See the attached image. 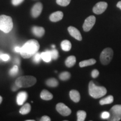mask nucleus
Segmentation results:
<instances>
[{"instance_id":"6","label":"nucleus","mask_w":121,"mask_h":121,"mask_svg":"<svg viewBox=\"0 0 121 121\" xmlns=\"http://www.w3.org/2000/svg\"><path fill=\"white\" fill-rule=\"evenodd\" d=\"M110 117L108 119L110 121H119L121 119V105H115L110 109Z\"/></svg>"},{"instance_id":"19","label":"nucleus","mask_w":121,"mask_h":121,"mask_svg":"<svg viewBox=\"0 0 121 121\" xmlns=\"http://www.w3.org/2000/svg\"><path fill=\"white\" fill-rule=\"evenodd\" d=\"M96 60L95 59H89V60H84L80 62L79 63V66L80 67H86V66H91L96 63Z\"/></svg>"},{"instance_id":"2","label":"nucleus","mask_w":121,"mask_h":121,"mask_svg":"<svg viewBox=\"0 0 121 121\" xmlns=\"http://www.w3.org/2000/svg\"><path fill=\"white\" fill-rule=\"evenodd\" d=\"M107 90L105 87L96 85L93 81L89 84V93L92 98L95 99L102 98L106 95Z\"/></svg>"},{"instance_id":"41","label":"nucleus","mask_w":121,"mask_h":121,"mask_svg":"<svg viewBox=\"0 0 121 121\" xmlns=\"http://www.w3.org/2000/svg\"><path fill=\"white\" fill-rule=\"evenodd\" d=\"M26 121H34V120H27Z\"/></svg>"},{"instance_id":"14","label":"nucleus","mask_w":121,"mask_h":121,"mask_svg":"<svg viewBox=\"0 0 121 121\" xmlns=\"http://www.w3.org/2000/svg\"><path fill=\"white\" fill-rule=\"evenodd\" d=\"M32 32L37 37L42 38L45 34V30L43 27L35 26L32 28Z\"/></svg>"},{"instance_id":"12","label":"nucleus","mask_w":121,"mask_h":121,"mask_svg":"<svg viewBox=\"0 0 121 121\" xmlns=\"http://www.w3.org/2000/svg\"><path fill=\"white\" fill-rule=\"evenodd\" d=\"M28 98V93L26 91H21L18 94L16 98V102L19 105H23Z\"/></svg>"},{"instance_id":"21","label":"nucleus","mask_w":121,"mask_h":121,"mask_svg":"<svg viewBox=\"0 0 121 121\" xmlns=\"http://www.w3.org/2000/svg\"><path fill=\"white\" fill-rule=\"evenodd\" d=\"M30 110H31V106L29 103H26L21 108L19 112L21 114L25 115L30 113Z\"/></svg>"},{"instance_id":"7","label":"nucleus","mask_w":121,"mask_h":121,"mask_svg":"<svg viewBox=\"0 0 121 121\" xmlns=\"http://www.w3.org/2000/svg\"><path fill=\"white\" fill-rule=\"evenodd\" d=\"M96 22V17L94 16L91 15L85 19L82 25V28L84 31L87 32L93 28Z\"/></svg>"},{"instance_id":"17","label":"nucleus","mask_w":121,"mask_h":121,"mask_svg":"<svg viewBox=\"0 0 121 121\" xmlns=\"http://www.w3.org/2000/svg\"><path fill=\"white\" fill-rule=\"evenodd\" d=\"M53 96L52 94L47 90H42L40 93V98L44 100H50L53 99Z\"/></svg>"},{"instance_id":"31","label":"nucleus","mask_w":121,"mask_h":121,"mask_svg":"<svg viewBox=\"0 0 121 121\" xmlns=\"http://www.w3.org/2000/svg\"><path fill=\"white\" fill-rule=\"evenodd\" d=\"M101 117L103 119H108L110 117V113L108 112H104L102 113Z\"/></svg>"},{"instance_id":"40","label":"nucleus","mask_w":121,"mask_h":121,"mask_svg":"<svg viewBox=\"0 0 121 121\" xmlns=\"http://www.w3.org/2000/svg\"><path fill=\"white\" fill-rule=\"evenodd\" d=\"M52 47L53 48H55V45H52Z\"/></svg>"},{"instance_id":"32","label":"nucleus","mask_w":121,"mask_h":121,"mask_svg":"<svg viewBox=\"0 0 121 121\" xmlns=\"http://www.w3.org/2000/svg\"><path fill=\"white\" fill-rule=\"evenodd\" d=\"M1 58L4 61H7L10 60V56L7 54H2L1 56Z\"/></svg>"},{"instance_id":"34","label":"nucleus","mask_w":121,"mask_h":121,"mask_svg":"<svg viewBox=\"0 0 121 121\" xmlns=\"http://www.w3.org/2000/svg\"><path fill=\"white\" fill-rule=\"evenodd\" d=\"M40 121H51V118H50V117H48V116H44L41 118Z\"/></svg>"},{"instance_id":"5","label":"nucleus","mask_w":121,"mask_h":121,"mask_svg":"<svg viewBox=\"0 0 121 121\" xmlns=\"http://www.w3.org/2000/svg\"><path fill=\"white\" fill-rule=\"evenodd\" d=\"M113 54V49L110 48H106L101 53L100 56V60L102 65H107L111 62Z\"/></svg>"},{"instance_id":"1","label":"nucleus","mask_w":121,"mask_h":121,"mask_svg":"<svg viewBox=\"0 0 121 121\" xmlns=\"http://www.w3.org/2000/svg\"><path fill=\"white\" fill-rule=\"evenodd\" d=\"M40 45L37 40L31 39L28 40L22 47L20 54L22 58H29L33 56L39 51Z\"/></svg>"},{"instance_id":"11","label":"nucleus","mask_w":121,"mask_h":121,"mask_svg":"<svg viewBox=\"0 0 121 121\" xmlns=\"http://www.w3.org/2000/svg\"><path fill=\"white\" fill-rule=\"evenodd\" d=\"M68 31H69V34L74 38L77 39L78 40H79V41L82 40V36L78 29L73 26H69L68 28Z\"/></svg>"},{"instance_id":"18","label":"nucleus","mask_w":121,"mask_h":121,"mask_svg":"<svg viewBox=\"0 0 121 121\" xmlns=\"http://www.w3.org/2000/svg\"><path fill=\"white\" fill-rule=\"evenodd\" d=\"M60 47L65 52H69L71 49V43L68 40H64L60 43Z\"/></svg>"},{"instance_id":"39","label":"nucleus","mask_w":121,"mask_h":121,"mask_svg":"<svg viewBox=\"0 0 121 121\" xmlns=\"http://www.w3.org/2000/svg\"><path fill=\"white\" fill-rule=\"evenodd\" d=\"M2 54V53L0 52V61H1V60H2V59H1V54Z\"/></svg>"},{"instance_id":"36","label":"nucleus","mask_w":121,"mask_h":121,"mask_svg":"<svg viewBox=\"0 0 121 121\" xmlns=\"http://www.w3.org/2000/svg\"><path fill=\"white\" fill-rule=\"evenodd\" d=\"M21 49H22V48L19 47H16L15 48V51L16 52H20Z\"/></svg>"},{"instance_id":"38","label":"nucleus","mask_w":121,"mask_h":121,"mask_svg":"<svg viewBox=\"0 0 121 121\" xmlns=\"http://www.w3.org/2000/svg\"><path fill=\"white\" fill-rule=\"evenodd\" d=\"M2 96H0V104L2 103Z\"/></svg>"},{"instance_id":"9","label":"nucleus","mask_w":121,"mask_h":121,"mask_svg":"<svg viewBox=\"0 0 121 121\" xmlns=\"http://www.w3.org/2000/svg\"><path fill=\"white\" fill-rule=\"evenodd\" d=\"M56 110L60 114L63 116H68L71 113V110L67 105L62 103L57 104Z\"/></svg>"},{"instance_id":"20","label":"nucleus","mask_w":121,"mask_h":121,"mask_svg":"<svg viewBox=\"0 0 121 121\" xmlns=\"http://www.w3.org/2000/svg\"><path fill=\"white\" fill-rule=\"evenodd\" d=\"M114 101V98L112 95H108L107 97L101 99L99 102V104L101 105H104L105 104H112Z\"/></svg>"},{"instance_id":"24","label":"nucleus","mask_w":121,"mask_h":121,"mask_svg":"<svg viewBox=\"0 0 121 121\" xmlns=\"http://www.w3.org/2000/svg\"><path fill=\"white\" fill-rule=\"evenodd\" d=\"M78 121H84L86 117V113L84 110H78L77 112Z\"/></svg>"},{"instance_id":"8","label":"nucleus","mask_w":121,"mask_h":121,"mask_svg":"<svg viewBox=\"0 0 121 121\" xmlns=\"http://www.w3.org/2000/svg\"><path fill=\"white\" fill-rule=\"evenodd\" d=\"M108 7V4L105 2L101 1L98 2L93 9V13L96 15H100L105 11Z\"/></svg>"},{"instance_id":"30","label":"nucleus","mask_w":121,"mask_h":121,"mask_svg":"<svg viewBox=\"0 0 121 121\" xmlns=\"http://www.w3.org/2000/svg\"><path fill=\"white\" fill-rule=\"evenodd\" d=\"M99 72L98 69H94L91 72V76L93 78H96L99 76Z\"/></svg>"},{"instance_id":"22","label":"nucleus","mask_w":121,"mask_h":121,"mask_svg":"<svg viewBox=\"0 0 121 121\" xmlns=\"http://www.w3.org/2000/svg\"><path fill=\"white\" fill-rule=\"evenodd\" d=\"M46 85L49 87H57L58 85V81L55 78H50L46 81Z\"/></svg>"},{"instance_id":"3","label":"nucleus","mask_w":121,"mask_h":121,"mask_svg":"<svg viewBox=\"0 0 121 121\" xmlns=\"http://www.w3.org/2000/svg\"><path fill=\"white\" fill-rule=\"evenodd\" d=\"M37 82L36 78L32 76H22L19 77L16 81L15 84L20 87H29L34 85Z\"/></svg>"},{"instance_id":"25","label":"nucleus","mask_w":121,"mask_h":121,"mask_svg":"<svg viewBox=\"0 0 121 121\" xmlns=\"http://www.w3.org/2000/svg\"><path fill=\"white\" fill-rule=\"evenodd\" d=\"M59 78L62 81H66V80H68L69 78H70L71 74L69 72L67 71L63 72L59 75Z\"/></svg>"},{"instance_id":"35","label":"nucleus","mask_w":121,"mask_h":121,"mask_svg":"<svg viewBox=\"0 0 121 121\" xmlns=\"http://www.w3.org/2000/svg\"><path fill=\"white\" fill-rule=\"evenodd\" d=\"M19 88H20V87L18 86L17 85L15 84V85L13 86V88H12V89H13V91H15L17 90Z\"/></svg>"},{"instance_id":"16","label":"nucleus","mask_w":121,"mask_h":121,"mask_svg":"<svg viewBox=\"0 0 121 121\" xmlns=\"http://www.w3.org/2000/svg\"><path fill=\"white\" fill-rule=\"evenodd\" d=\"M76 62V59L74 56H70L68 57L66 60H65V65L67 67H72L75 65Z\"/></svg>"},{"instance_id":"23","label":"nucleus","mask_w":121,"mask_h":121,"mask_svg":"<svg viewBox=\"0 0 121 121\" xmlns=\"http://www.w3.org/2000/svg\"><path fill=\"white\" fill-rule=\"evenodd\" d=\"M40 54H41V57L42 60L46 62H49L51 60H52V57H51V55L50 54L49 51L42 53Z\"/></svg>"},{"instance_id":"28","label":"nucleus","mask_w":121,"mask_h":121,"mask_svg":"<svg viewBox=\"0 0 121 121\" xmlns=\"http://www.w3.org/2000/svg\"><path fill=\"white\" fill-rule=\"evenodd\" d=\"M18 71H19L18 66H16V65H15V66H13L11 69H10L9 73H10V75L11 76H15L17 74V73L18 72Z\"/></svg>"},{"instance_id":"33","label":"nucleus","mask_w":121,"mask_h":121,"mask_svg":"<svg viewBox=\"0 0 121 121\" xmlns=\"http://www.w3.org/2000/svg\"><path fill=\"white\" fill-rule=\"evenodd\" d=\"M24 1V0H12L11 2L13 6H17L22 4Z\"/></svg>"},{"instance_id":"10","label":"nucleus","mask_w":121,"mask_h":121,"mask_svg":"<svg viewBox=\"0 0 121 121\" xmlns=\"http://www.w3.org/2000/svg\"><path fill=\"white\" fill-rule=\"evenodd\" d=\"M42 9H43V5L40 2H38L35 4L31 9V15L33 17L37 18L40 15Z\"/></svg>"},{"instance_id":"13","label":"nucleus","mask_w":121,"mask_h":121,"mask_svg":"<svg viewBox=\"0 0 121 121\" xmlns=\"http://www.w3.org/2000/svg\"><path fill=\"white\" fill-rule=\"evenodd\" d=\"M63 17V13L62 11H56L52 13L49 16V19L52 22H57L61 20Z\"/></svg>"},{"instance_id":"26","label":"nucleus","mask_w":121,"mask_h":121,"mask_svg":"<svg viewBox=\"0 0 121 121\" xmlns=\"http://www.w3.org/2000/svg\"><path fill=\"white\" fill-rule=\"evenodd\" d=\"M71 2V0H57L56 3L61 6H67Z\"/></svg>"},{"instance_id":"29","label":"nucleus","mask_w":121,"mask_h":121,"mask_svg":"<svg viewBox=\"0 0 121 121\" xmlns=\"http://www.w3.org/2000/svg\"><path fill=\"white\" fill-rule=\"evenodd\" d=\"M41 58V54L39 53H36L34 55V61L35 63H39Z\"/></svg>"},{"instance_id":"27","label":"nucleus","mask_w":121,"mask_h":121,"mask_svg":"<svg viewBox=\"0 0 121 121\" xmlns=\"http://www.w3.org/2000/svg\"><path fill=\"white\" fill-rule=\"evenodd\" d=\"M49 52L51 54V57H52V59L54 60H57L59 57V54L58 52L57 51L56 49H53L51 51H49Z\"/></svg>"},{"instance_id":"4","label":"nucleus","mask_w":121,"mask_h":121,"mask_svg":"<svg viewBox=\"0 0 121 121\" xmlns=\"http://www.w3.org/2000/svg\"><path fill=\"white\" fill-rule=\"evenodd\" d=\"M13 28V19L5 15H0V30L5 33L10 32Z\"/></svg>"},{"instance_id":"15","label":"nucleus","mask_w":121,"mask_h":121,"mask_svg":"<svg viewBox=\"0 0 121 121\" xmlns=\"http://www.w3.org/2000/svg\"><path fill=\"white\" fill-rule=\"evenodd\" d=\"M69 96L71 99L75 103H78L80 100V94L78 91L72 90L69 91Z\"/></svg>"},{"instance_id":"37","label":"nucleus","mask_w":121,"mask_h":121,"mask_svg":"<svg viewBox=\"0 0 121 121\" xmlns=\"http://www.w3.org/2000/svg\"><path fill=\"white\" fill-rule=\"evenodd\" d=\"M117 7H118L119 9H120L121 10V1H119V2L117 3Z\"/></svg>"}]
</instances>
